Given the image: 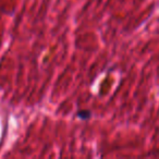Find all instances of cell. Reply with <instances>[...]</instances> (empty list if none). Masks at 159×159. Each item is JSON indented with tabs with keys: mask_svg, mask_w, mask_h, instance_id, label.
Returning a JSON list of instances; mask_svg holds the SVG:
<instances>
[{
	"mask_svg": "<svg viewBox=\"0 0 159 159\" xmlns=\"http://www.w3.org/2000/svg\"><path fill=\"white\" fill-rule=\"evenodd\" d=\"M77 117L81 118V119H89L91 117V112L87 110H81L77 112Z\"/></svg>",
	"mask_w": 159,
	"mask_h": 159,
	"instance_id": "6da1fadb",
	"label": "cell"
}]
</instances>
